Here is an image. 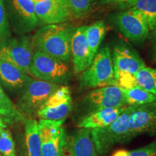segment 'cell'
<instances>
[{
    "instance_id": "cell-1",
    "label": "cell",
    "mask_w": 156,
    "mask_h": 156,
    "mask_svg": "<svg viewBox=\"0 0 156 156\" xmlns=\"http://www.w3.org/2000/svg\"><path fill=\"white\" fill-rule=\"evenodd\" d=\"M76 28L65 23L46 25L32 37L35 48L69 62L71 60V41Z\"/></svg>"
},
{
    "instance_id": "cell-2",
    "label": "cell",
    "mask_w": 156,
    "mask_h": 156,
    "mask_svg": "<svg viewBox=\"0 0 156 156\" xmlns=\"http://www.w3.org/2000/svg\"><path fill=\"white\" fill-rule=\"evenodd\" d=\"M135 106H126L124 112L108 126L90 129L91 136L99 155L108 153L117 144L129 142V118Z\"/></svg>"
},
{
    "instance_id": "cell-3",
    "label": "cell",
    "mask_w": 156,
    "mask_h": 156,
    "mask_svg": "<svg viewBox=\"0 0 156 156\" xmlns=\"http://www.w3.org/2000/svg\"><path fill=\"white\" fill-rule=\"evenodd\" d=\"M114 69L112 55L108 46L98 51L92 62L82 73L80 85L86 88H95L114 85Z\"/></svg>"
},
{
    "instance_id": "cell-4",
    "label": "cell",
    "mask_w": 156,
    "mask_h": 156,
    "mask_svg": "<svg viewBox=\"0 0 156 156\" xmlns=\"http://www.w3.org/2000/svg\"><path fill=\"white\" fill-rule=\"evenodd\" d=\"M30 75L38 80L60 85L68 83L70 70L67 62L37 50L33 56Z\"/></svg>"
},
{
    "instance_id": "cell-5",
    "label": "cell",
    "mask_w": 156,
    "mask_h": 156,
    "mask_svg": "<svg viewBox=\"0 0 156 156\" xmlns=\"http://www.w3.org/2000/svg\"><path fill=\"white\" fill-rule=\"evenodd\" d=\"M32 38L26 35L0 41V59L14 64L30 75V67L34 55Z\"/></svg>"
},
{
    "instance_id": "cell-6",
    "label": "cell",
    "mask_w": 156,
    "mask_h": 156,
    "mask_svg": "<svg viewBox=\"0 0 156 156\" xmlns=\"http://www.w3.org/2000/svg\"><path fill=\"white\" fill-rule=\"evenodd\" d=\"M59 87L60 85L57 84L32 79L20 98L17 108L25 117L33 118Z\"/></svg>"
},
{
    "instance_id": "cell-7",
    "label": "cell",
    "mask_w": 156,
    "mask_h": 156,
    "mask_svg": "<svg viewBox=\"0 0 156 156\" xmlns=\"http://www.w3.org/2000/svg\"><path fill=\"white\" fill-rule=\"evenodd\" d=\"M8 22L15 33L26 34L31 32L38 25L31 0H5Z\"/></svg>"
},
{
    "instance_id": "cell-8",
    "label": "cell",
    "mask_w": 156,
    "mask_h": 156,
    "mask_svg": "<svg viewBox=\"0 0 156 156\" xmlns=\"http://www.w3.org/2000/svg\"><path fill=\"white\" fill-rule=\"evenodd\" d=\"M82 105L85 116L103 108H116L127 104L123 89L115 85H108L91 90L84 98Z\"/></svg>"
},
{
    "instance_id": "cell-9",
    "label": "cell",
    "mask_w": 156,
    "mask_h": 156,
    "mask_svg": "<svg viewBox=\"0 0 156 156\" xmlns=\"http://www.w3.org/2000/svg\"><path fill=\"white\" fill-rule=\"evenodd\" d=\"M64 122V121L44 119L38 122L42 156H63L67 136L63 126Z\"/></svg>"
},
{
    "instance_id": "cell-10",
    "label": "cell",
    "mask_w": 156,
    "mask_h": 156,
    "mask_svg": "<svg viewBox=\"0 0 156 156\" xmlns=\"http://www.w3.org/2000/svg\"><path fill=\"white\" fill-rule=\"evenodd\" d=\"M73 109L71 91L67 86H60L39 109L40 119L65 121Z\"/></svg>"
},
{
    "instance_id": "cell-11",
    "label": "cell",
    "mask_w": 156,
    "mask_h": 156,
    "mask_svg": "<svg viewBox=\"0 0 156 156\" xmlns=\"http://www.w3.org/2000/svg\"><path fill=\"white\" fill-rule=\"evenodd\" d=\"M114 22L124 36L135 44H141L147 38L149 28L139 12L130 8L114 15Z\"/></svg>"
},
{
    "instance_id": "cell-12",
    "label": "cell",
    "mask_w": 156,
    "mask_h": 156,
    "mask_svg": "<svg viewBox=\"0 0 156 156\" xmlns=\"http://www.w3.org/2000/svg\"><path fill=\"white\" fill-rule=\"evenodd\" d=\"M38 23L42 25L60 24L72 18L69 9L60 0H42L34 3Z\"/></svg>"
},
{
    "instance_id": "cell-13",
    "label": "cell",
    "mask_w": 156,
    "mask_h": 156,
    "mask_svg": "<svg viewBox=\"0 0 156 156\" xmlns=\"http://www.w3.org/2000/svg\"><path fill=\"white\" fill-rule=\"evenodd\" d=\"M156 121V101L134 107L129 118V141L148 132Z\"/></svg>"
},
{
    "instance_id": "cell-14",
    "label": "cell",
    "mask_w": 156,
    "mask_h": 156,
    "mask_svg": "<svg viewBox=\"0 0 156 156\" xmlns=\"http://www.w3.org/2000/svg\"><path fill=\"white\" fill-rule=\"evenodd\" d=\"M63 156H99L90 129L79 128L67 136Z\"/></svg>"
},
{
    "instance_id": "cell-15",
    "label": "cell",
    "mask_w": 156,
    "mask_h": 156,
    "mask_svg": "<svg viewBox=\"0 0 156 156\" xmlns=\"http://www.w3.org/2000/svg\"><path fill=\"white\" fill-rule=\"evenodd\" d=\"M87 26L76 28L71 41V56L74 71L76 74L82 73L90 64L89 47L86 38Z\"/></svg>"
},
{
    "instance_id": "cell-16",
    "label": "cell",
    "mask_w": 156,
    "mask_h": 156,
    "mask_svg": "<svg viewBox=\"0 0 156 156\" xmlns=\"http://www.w3.org/2000/svg\"><path fill=\"white\" fill-rule=\"evenodd\" d=\"M112 61L114 72H125L135 75L145 67V62L135 51L125 45H118L113 50Z\"/></svg>"
},
{
    "instance_id": "cell-17",
    "label": "cell",
    "mask_w": 156,
    "mask_h": 156,
    "mask_svg": "<svg viewBox=\"0 0 156 156\" xmlns=\"http://www.w3.org/2000/svg\"><path fill=\"white\" fill-rule=\"evenodd\" d=\"M32 80L23 70L14 64L0 59V81L6 88L13 92L24 91Z\"/></svg>"
},
{
    "instance_id": "cell-18",
    "label": "cell",
    "mask_w": 156,
    "mask_h": 156,
    "mask_svg": "<svg viewBox=\"0 0 156 156\" xmlns=\"http://www.w3.org/2000/svg\"><path fill=\"white\" fill-rule=\"evenodd\" d=\"M127 106L128 105L116 108H103L85 115L81 117L78 122V127L89 129L105 127L114 122Z\"/></svg>"
},
{
    "instance_id": "cell-19",
    "label": "cell",
    "mask_w": 156,
    "mask_h": 156,
    "mask_svg": "<svg viewBox=\"0 0 156 156\" xmlns=\"http://www.w3.org/2000/svg\"><path fill=\"white\" fill-rule=\"evenodd\" d=\"M25 142L28 156L41 155V140L38 122L34 118H26L24 121Z\"/></svg>"
},
{
    "instance_id": "cell-20",
    "label": "cell",
    "mask_w": 156,
    "mask_h": 156,
    "mask_svg": "<svg viewBox=\"0 0 156 156\" xmlns=\"http://www.w3.org/2000/svg\"><path fill=\"white\" fill-rule=\"evenodd\" d=\"M106 26L102 20L97 21L92 25L87 26L86 38L89 47L90 63L97 54L99 46L106 36Z\"/></svg>"
},
{
    "instance_id": "cell-21",
    "label": "cell",
    "mask_w": 156,
    "mask_h": 156,
    "mask_svg": "<svg viewBox=\"0 0 156 156\" xmlns=\"http://www.w3.org/2000/svg\"><path fill=\"white\" fill-rule=\"evenodd\" d=\"M0 116L3 117L6 123L14 124L16 122H24L25 117L23 116L10 98L3 90L0 85Z\"/></svg>"
},
{
    "instance_id": "cell-22",
    "label": "cell",
    "mask_w": 156,
    "mask_h": 156,
    "mask_svg": "<svg viewBox=\"0 0 156 156\" xmlns=\"http://www.w3.org/2000/svg\"><path fill=\"white\" fill-rule=\"evenodd\" d=\"M139 12L147 23L149 30L156 28V0H136L131 7Z\"/></svg>"
},
{
    "instance_id": "cell-23",
    "label": "cell",
    "mask_w": 156,
    "mask_h": 156,
    "mask_svg": "<svg viewBox=\"0 0 156 156\" xmlns=\"http://www.w3.org/2000/svg\"><path fill=\"white\" fill-rule=\"evenodd\" d=\"M128 106H140L156 101V97L152 93L138 86L123 89Z\"/></svg>"
},
{
    "instance_id": "cell-24",
    "label": "cell",
    "mask_w": 156,
    "mask_h": 156,
    "mask_svg": "<svg viewBox=\"0 0 156 156\" xmlns=\"http://www.w3.org/2000/svg\"><path fill=\"white\" fill-rule=\"evenodd\" d=\"M134 75L138 85L156 97V69L145 66Z\"/></svg>"
},
{
    "instance_id": "cell-25",
    "label": "cell",
    "mask_w": 156,
    "mask_h": 156,
    "mask_svg": "<svg viewBox=\"0 0 156 156\" xmlns=\"http://www.w3.org/2000/svg\"><path fill=\"white\" fill-rule=\"evenodd\" d=\"M67 5L73 16L83 18L92 9L93 0H67Z\"/></svg>"
},
{
    "instance_id": "cell-26",
    "label": "cell",
    "mask_w": 156,
    "mask_h": 156,
    "mask_svg": "<svg viewBox=\"0 0 156 156\" xmlns=\"http://www.w3.org/2000/svg\"><path fill=\"white\" fill-rule=\"evenodd\" d=\"M0 154L2 156H17L14 140L7 128L0 132Z\"/></svg>"
},
{
    "instance_id": "cell-27",
    "label": "cell",
    "mask_w": 156,
    "mask_h": 156,
    "mask_svg": "<svg viewBox=\"0 0 156 156\" xmlns=\"http://www.w3.org/2000/svg\"><path fill=\"white\" fill-rule=\"evenodd\" d=\"M112 156H156V140L137 149L132 151H118Z\"/></svg>"
},
{
    "instance_id": "cell-28",
    "label": "cell",
    "mask_w": 156,
    "mask_h": 156,
    "mask_svg": "<svg viewBox=\"0 0 156 156\" xmlns=\"http://www.w3.org/2000/svg\"><path fill=\"white\" fill-rule=\"evenodd\" d=\"M122 89H128L138 86L135 75L125 72H114V85Z\"/></svg>"
},
{
    "instance_id": "cell-29",
    "label": "cell",
    "mask_w": 156,
    "mask_h": 156,
    "mask_svg": "<svg viewBox=\"0 0 156 156\" xmlns=\"http://www.w3.org/2000/svg\"><path fill=\"white\" fill-rule=\"evenodd\" d=\"M11 31L7 16L5 0H0V41L9 38Z\"/></svg>"
},
{
    "instance_id": "cell-30",
    "label": "cell",
    "mask_w": 156,
    "mask_h": 156,
    "mask_svg": "<svg viewBox=\"0 0 156 156\" xmlns=\"http://www.w3.org/2000/svg\"><path fill=\"white\" fill-rule=\"evenodd\" d=\"M136 0H104L105 2L115 4L122 7H132Z\"/></svg>"
},
{
    "instance_id": "cell-31",
    "label": "cell",
    "mask_w": 156,
    "mask_h": 156,
    "mask_svg": "<svg viewBox=\"0 0 156 156\" xmlns=\"http://www.w3.org/2000/svg\"><path fill=\"white\" fill-rule=\"evenodd\" d=\"M7 128V125H6V122L5 119H3V117L0 116V132L2 130L5 129Z\"/></svg>"
},
{
    "instance_id": "cell-32",
    "label": "cell",
    "mask_w": 156,
    "mask_h": 156,
    "mask_svg": "<svg viewBox=\"0 0 156 156\" xmlns=\"http://www.w3.org/2000/svg\"><path fill=\"white\" fill-rule=\"evenodd\" d=\"M149 132L151 135H156V121L153 124V125L152 126V127L151 128V129L149 130V132Z\"/></svg>"
},
{
    "instance_id": "cell-33",
    "label": "cell",
    "mask_w": 156,
    "mask_h": 156,
    "mask_svg": "<svg viewBox=\"0 0 156 156\" xmlns=\"http://www.w3.org/2000/svg\"><path fill=\"white\" fill-rule=\"evenodd\" d=\"M155 46H154V55H153V57H154V60L156 62V28L155 29Z\"/></svg>"
},
{
    "instance_id": "cell-34",
    "label": "cell",
    "mask_w": 156,
    "mask_h": 156,
    "mask_svg": "<svg viewBox=\"0 0 156 156\" xmlns=\"http://www.w3.org/2000/svg\"><path fill=\"white\" fill-rule=\"evenodd\" d=\"M60 1L61 2H63L64 5H65L66 6H67V7H68V5H67V0H60Z\"/></svg>"
},
{
    "instance_id": "cell-35",
    "label": "cell",
    "mask_w": 156,
    "mask_h": 156,
    "mask_svg": "<svg viewBox=\"0 0 156 156\" xmlns=\"http://www.w3.org/2000/svg\"><path fill=\"white\" fill-rule=\"evenodd\" d=\"M31 1H32L34 3H36V2H38L42 1V0H31Z\"/></svg>"
},
{
    "instance_id": "cell-36",
    "label": "cell",
    "mask_w": 156,
    "mask_h": 156,
    "mask_svg": "<svg viewBox=\"0 0 156 156\" xmlns=\"http://www.w3.org/2000/svg\"><path fill=\"white\" fill-rule=\"evenodd\" d=\"M0 156H2V155H1V154H0Z\"/></svg>"
}]
</instances>
